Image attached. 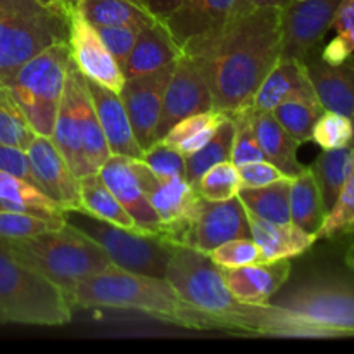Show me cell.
<instances>
[{
  "label": "cell",
  "instance_id": "obj_53",
  "mask_svg": "<svg viewBox=\"0 0 354 354\" xmlns=\"http://www.w3.org/2000/svg\"><path fill=\"white\" fill-rule=\"evenodd\" d=\"M41 3H45V6H50V7H59V9H66L64 3H62V0H40Z\"/></svg>",
  "mask_w": 354,
  "mask_h": 354
},
{
  "label": "cell",
  "instance_id": "obj_46",
  "mask_svg": "<svg viewBox=\"0 0 354 354\" xmlns=\"http://www.w3.org/2000/svg\"><path fill=\"white\" fill-rule=\"evenodd\" d=\"M242 187H265L283 178L282 171L270 161H252L239 166Z\"/></svg>",
  "mask_w": 354,
  "mask_h": 354
},
{
  "label": "cell",
  "instance_id": "obj_42",
  "mask_svg": "<svg viewBox=\"0 0 354 354\" xmlns=\"http://www.w3.org/2000/svg\"><path fill=\"white\" fill-rule=\"evenodd\" d=\"M140 161H144L156 175L183 176L185 178V156L175 147L156 142L145 149Z\"/></svg>",
  "mask_w": 354,
  "mask_h": 354
},
{
  "label": "cell",
  "instance_id": "obj_16",
  "mask_svg": "<svg viewBox=\"0 0 354 354\" xmlns=\"http://www.w3.org/2000/svg\"><path fill=\"white\" fill-rule=\"evenodd\" d=\"M175 69V62L158 69L154 73L135 76L124 80L120 97L124 104L135 138L142 149H149L154 144L156 124L159 121L171 73Z\"/></svg>",
  "mask_w": 354,
  "mask_h": 354
},
{
  "label": "cell",
  "instance_id": "obj_34",
  "mask_svg": "<svg viewBox=\"0 0 354 354\" xmlns=\"http://www.w3.org/2000/svg\"><path fill=\"white\" fill-rule=\"evenodd\" d=\"M235 138V121L232 118H225L216 128L211 140L194 154L185 156V180L190 185L196 187L201 176L221 161H230L232 145Z\"/></svg>",
  "mask_w": 354,
  "mask_h": 354
},
{
  "label": "cell",
  "instance_id": "obj_1",
  "mask_svg": "<svg viewBox=\"0 0 354 354\" xmlns=\"http://www.w3.org/2000/svg\"><path fill=\"white\" fill-rule=\"evenodd\" d=\"M197 62L213 97V109L234 118L251 107L259 85L282 52V9L235 12L225 26L182 48Z\"/></svg>",
  "mask_w": 354,
  "mask_h": 354
},
{
  "label": "cell",
  "instance_id": "obj_12",
  "mask_svg": "<svg viewBox=\"0 0 354 354\" xmlns=\"http://www.w3.org/2000/svg\"><path fill=\"white\" fill-rule=\"evenodd\" d=\"M342 0H296L282 9L280 59L306 61L317 54Z\"/></svg>",
  "mask_w": 354,
  "mask_h": 354
},
{
  "label": "cell",
  "instance_id": "obj_13",
  "mask_svg": "<svg viewBox=\"0 0 354 354\" xmlns=\"http://www.w3.org/2000/svg\"><path fill=\"white\" fill-rule=\"evenodd\" d=\"M213 109V97L206 78L197 62L190 55L180 54L175 61L165 97H162L161 114L156 124L154 144L161 140L169 128L180 120L192 114L207 113Z\"/></svg>",
  "mask_w": 354,
  "mask_h": 354
},
{
  "label": "cell",
  "instance_id": "obj_23",
  "mask_svg": "<svg viewBox=\"0 0 354 354\" xmlns=\"http://www.w3.org/2000/svg\"><path fill=\"white\" fill-rule=\"evenodd\" d=\"M299 95H315L304 62L296 59H279L259 85L248 111L251 114L272 113L283 100Z\"/></svg>",
  "mask_w": 354,
  "mask_h": 354
},
{
  "label": "cell",
  "instance_id": "obj_54",
  "mask_svg": "<svg viewBox=\"0 0 354 354\" xmlns=\"http://www.w3.org/2000/svg\"><path fill=\"white\" fill-rule=\"evenodd\" d=\"M62 3H64L66 10H69V9H75L76 3H78V0H62Z\"/></svg>",
  "mask_w": 354,
  "mask_h": 354
},
{
  "label": "cell",
  "instance_id": "obj_19",
  "mask_svg": "<svg viewBox=\"0 0 354 354\" xmlns=\"http://www.w3.org/2000/svg\"><path fill=\"white\" fill-rule=\"evenodd\" d=\"M85 80L93 109H95L97 118H99V123L102 127L104 137H106L111 154L142 159L144 149L138 145L137 138H135L130 118H128L120 93L113 92L111 88L93 82V80Z\"/></svg>",
  "mask_w": 354,
  "mask_h": 354
},
{
  "label": "cell",
  "instance_id": "obj_20",
  "mask_svg": "<svg viewBox=\"0 0 354 354\" xmlns=\"http://www.w3.org/2000/svg\"><path fill=\"white\" fill-rule=\"evenodd\" d=\"M304 68L318 102L325 111L354 116V55L339 64L324 61L320 54L306 59Z\"/></svg>",
  "mask_w": 354,
  "mask_h": 354
},
{
  "label": "cell",
  "instance_id": "obj_30",
  "mask_svg": "<svg viewBox=\"0 0 354 354\" xmlns=\"http://www.w3.org/2000/svg\"><path fill=\"white\" fill-rule=\"evenodd\" d=\"M80 182V209L99 220L109 221L127 230L140 232L130 214L124 211V207L118 203L114 194L111 192L99 176V173L85 175L78 178ZM142 234V232H140Z\"/></svg>",
  "mask_w": 354,
  "mask_h": 354
},
{
  "label": "cell",
  "instance_id": "obj_33",
  "mask_svg": "<svg viewBox=\"0 0 354 354\" xmlns=\"http://www.w3.org/2000/svg\"><path fill=\"white\" fill-rule=\"evenodd\" d=\"M324 111L317 95H299L283 100L272 111V114L280 127L301 145L311 142L313 127Z\"/></svg>",
  "mask_w": 354,
  "mask_h": 354
},
{
  "label": "cell",
  "instance_id": "obj_51",
  "mask_svg": "<svg viewBox=\"0 0 354 354\" xmlns=\"http://www.w3.org/2000/svg\"><path fill=\"white\" fill-rule=\"evenodd\" d=\"M296 0H235L234 12H245V10L258 9V7H277V9H286Z\"/></svg>",
  "mask_w": 354,
  "mask_h": 354
},
{
  "label": "cell",
  "instance_id": "obj_27",
  "mask_svg": "<svg viewBox=\"0 0 354 354\" xmlns=\"http://www.w3.org/2000/svg\"><path fill=\"white\" fill-rule=\"evenodd\" d=\"M325 216L327 207L324 197L310 166H306V169L290 182V223L308 234L317 235Z\"/></svg>",
  "mask_w": 354,
  "mask_h": 354
},
{
  "label": "cell",
  "instance_id": "obj_48",
  "mask_svg": "<svg viewBox=\"0 0 354 354\" xmlns=\"http://www.w3.org/2000/svg\"><path fill=\"white\" fill-rule=\"evenodd\" d=\"M353 48L344 38L335 37L328 41L324 47V50L320 52V57L324 61L330 62V64H339V62H344L346 59H349L353 55Z\"/></svg>",
  "mask_w": 354,
  "mask_h": 354
},
{
  "label": "cell",
  "instance_id": "obj_21",
  "mask_svg": "<svg viewBox=\"0 0 354 354\" xmlns=\"http://www.w3.org/2000/svg\"><path fill=\"white\" fill-rule=\"evenodd\" d=\"M235 0H185L161 21L180 48L228 23Z\"/></svg>",
  "mask_w": 354,
  "mask_h": 354
},
{
  "label": "cell",
  "instance_id": "obj_45",
  "mask_svg": "<svg viewBox=\"0 0 354 354\" xmlns=\"http://www.w3.org/2000/svg\"><path fill=\"white\" fill-rule=\"evenodd\" d=\"M0 169L21 180H26L31 185L37 187L33 171H31L30 158H28V152L24 149L0 145Z\"/></svg>",
  "mask_w": 354,
  "mask_h": 354
},
{
  "label": "cell",
  "instance_id": "obj_11",
  "mask_svg": "<svg viewBox=\"0 0 354 354\" xmlns=\"http://www.w3.org/2000/svg\"><path fill=\"white\" fill-rule=\"evenodd\" d=\"M234 239H252L248 211L241 199L237 196L227 201L201 197L189 220L173 234L169 242L207 254Z\"/></svg>",
  "mask_w": 354,
  "mask_h": 354
},
{
  "label": "cell",
  "instance_id": "obj_40",
  "mask_svg": "<svg viewBox=\"0 0 354 354\" xmlns=\"http://www.w3.org/2000/svg\"><path fill=\"white\" fill-rule=\"evenodd\" d=\"M232 120L235 121V138L234 145H232V156L230 161L235 166H242L245 162L252 161H265V154H263V149L259 145L258 137L254 133V128H252V120L251 114L248 111L237 114Z\"/></svg>",
  "mask_w": 354,
  "mask_h": 354
},
{
  "label": "cell",
  "instance_id": "obj_28",
  "mask_svg": "<svg viewBox=\"0 0 354 354\" xmlns=\"http://www.w3.org/2000/svg\"><path fill=\"white\" fill-rule=\"evenodd\" d=\"M290 182L292 178L283 176L265 187H241L237 197L249 214L273 223H289Z\"/></svg>",
  "mask_w": 354,
  "mask_h": 354
},
{
  "label": "cell",
  "instance_id": "obj_50",
  "mask_svg": "<svg viewBox=\"0 0 354 354\" xmlns=\"http://www.w3.org/2000/svg\"><path fill=\"white\" fill-rule=\"evenodd\" d=\"M185 0H144V7L154 19L162 21L173 10L178 9Z\"/></svg>",
  "mask_w": 354,
  "mask_h": 354
},
{
  "label": "cell",
  "instance_id": "obj_17",
  "mask_svg": "<svg viewBox=\"0 0 354 354\" xmlns=\"http://www.w3.org/2000/svg\"><path fill=\"white\" fill-rule=\"evenodd\" d=\"M37 187L61 209H80V182L50 137L37 135L26 149Z\"/></svg>",
  "mask_w": 354,
  "mask_h": 354
},
{
  "label": "cell",
  "instance_id": "obj_29",
  "mask_svg": "<svg viewBox=\"0 0 354 354\" xmlns=\"http://www.w3.org/2000/svg\"><path fill=\"white\" fill-rule=\"evenodd\" d=\"M0 199L7 204L9 211L37 214L50 221L64 223V209L48 199L38 187L31 185L26 180L0 169Z\"/></svg>",
  "mask_w": 354,
  "mask_h": 354
},
{
  "label": "cell",
  "instance_id": "obj_55",
  "mask_svg": "<svg viewBox=\"0 0 354 354\" xmlns=\"http://www.w3.org/2000/svg\"><path fill=\"white\" fill-rule=\"evenodd\" d=\"M351 121H353V140H351V147L354 149V116L351 118Z\"/></svg>",
  "mask_w": 354,
  "mask_h": 354
},
{
  "label": "cell",
  "instance_id": "obj_5",
  "mask_svg": "<svg viewBox=\"0 0 354 354\" xmlns=\"http://www.w3.org/2000/svg\"><path fill=\"white\" fill-rule=\"evenodd\" d=\"M71 318L64 289L21 263L0 241V324L62 327Z\"/></svg>",
  "mask_w": 354,
  "mask_h": 354
},
{
  "label": "cell",
  "instance_id": "obj_4",
  "mask_svg": "<svg viewBox=\"0 0 354 354\" xmlns=\"http://www.w3.org/2000/svg\"><path fill=\"white\" fill-rule=\"evenodd\" d=\"M0 241L21 263L64 289L68 297L80 280L113 266L95 241L68 223L31 237Z\"/></svg>",
  "mask_w": 354,
  "mask_h": 354
},
{
  "label": "cell",
  "instance_id": "obj_9",
  "mask_svg": "<svg viewBox=\"0 0 354 354\" xmlns=\"http://www.w3.org/2000/svg\"><path fill=\"white\" fill-rule=\"evenodd\" d=\"M272 304L308 322L324 339L354 337V273L322 275L290 287Z\"/></svg>",
  "mask_w": 354,
  "mask_h": 354
},
{
  "label": "cell",
  "instance_id": "obj_35",
  "mask_svg": "<svg viewBox=\"0 0 354 354\" xmlns=\"http://www.w3.org/2000/svg\"><path fill=\"white\" fill-rule=\"evenodd\" d=\"M37 131L7 86H0V145L26 151Z\"/></svg>",
  "mask_w": 354,
  "mask_h": 354
},
{
  "label": "cell",
  "instance_id": "obj_41",
  "mask_svg": "<svg viewBox=\"0 0 354 354\" xmlns=\"http://www.w3.org/2000/svg\"><path fill=\"white\" fill-rule=\"evenodd\" d=\"M220 268H239L261 261V252L252 239H234L207 252Z\"/></svg>",
  "mask_w": 354,
  "mask_h": 354
},
{
  "label": "cell",
  "instance_id": "obj_47",
  "mask_svg": "<svg viewBox=\"0 0 354 354\" xmlns=\"http://www.w3.org/2000/svg\"><path fill=\"white\" fill-rule=\"evenodd\" d=\"M332 28L337 31V37L344 38L354 50V0H342Z\"/></svg>",
  "mask_w": 354,
  "mask_h": 354
},
{
  "label": "cell",
  "instance_id": "obj_52",
  "mask_svg": "<svg viewBox=\"0 0 354 354\" xmlns=\"http://www.w3.org/2000/svg\"><path fill=\"white\" fill-rule=\"evenodd\" d=\"M353 237H354V235H353ZM344 261H346V266H348V268L354 273V239H353L351 244H349L348 251H346Z\"/></svg>",
  "mask_w": 354,
  "mask_h": 354
},
{
  "label": "cell",
  "instance_id": "obj_38",
  "mask_svg": "<svg viewBox=\"0 0 354 354\" xmlns=\"http://www.w3.org/2000/svg\"><path fill=\"white\" fill-rule=\"evenodd\" d=\"M311 140L320 145L324 151L341 149L351 145L353 140V121L344 114L334 111H324L313 127Z\"/></svg>",
  "mask_w": 354,
  "mask_h": 354
},
{
  "label": "cell",
  "instance_id": "obj_3",
  "mask_svg": "<svg viewBox=\"0 0 354 354\" xmlns=\"http://www.w3.org/2000/svg\"><path fill=\"white\" fill-rule=\"evenodd\" d=\"M69 301L73 308L135 311L190 330L228 332L223 322L183 299L165 277L138 275L114 265L80 280Z\"/></svg>",
  "mask_w": 354,
  "mask_h": 354
},
{
  "label": "cell",
  "instance_id": "obj_36",
  "mask_svg": "<svg viewBox=\"0 0 354 354\" xmlns=\"http://www.w3.org/2000/svg\"><path fill=\"white\" fill-rule=\"evenodd\" d=\"M354 235V166L344 187L339 192L337 201L325 216L324 225L318 230L317 241Z\"/></svg>",
  "mask_w": 354,
  "mask_h": 354
},
{
  "label": "cell",
  "instance_id": "obj_14",
  "mask_svg": "<svg viewBox=\"0 0 354 354\" xmlns=\"http://www.w3.org/2000/svg\"><path fill=\"white\" fill-rule=\"evenodd\" d=\"M133 168L149 203L161 220L162 237L169 241L192 214L201 199L199 192L183 176L156 175L140 159H133Z\"/></svg>",
  "mask_w": 354,
  "mask_h": 354
},
{
  "label": "cell",
  "instance_id": "obj_8",
  "mask_svg": "<svg viewBox=\"0 0 354 354\" xmlns=\"http://www.w3.org/2000/svg\"><path fill=\"white\" fill-rule=\"evenodd\" d=\"M69 64L68 41H59L24 62L6 85L33 130L41 137H50L54 130Z\"/></svg>",
  "mask_w": 354,
  "mask_h": 354
},
{
  "label": "cell",
  "instance_id": "obj_39",
  "mask_svg": "<svg viewBox=\"0 0 354 354\" xmlns=\"http://www.w3.org/2000/svg\"><path fill=\"white\" fill-rule=\"evenodd\" d=\"M64 223L45 220L37 214L23 213V211H0V239L31 237L62 227Z\"/></svg>",
  "mask_w": 354,
  "mask_h": 354
},
{
  "label": "cell",
  "instance_id": "obj_15",
  "mask_svg": "<svg viewBox=\"0 0 354 354\" xmlns=\"http://www.w3.org/2000/svg\"><path fill=\"white\" fill-rule=\"evenodd\" d=\"M68 45L73 64L85 78L107 86L113 92H121L124 85L123 69L116 62L99 31L76 9H69Z\"/></svg>",
  "mask_w": 354,
  "mask_h": 354
},
{
  "label": "cell",
  "instance_id": "obj_26",
  "mask_svg": "<svg viewBox=\"0 0 354 354\" xmlns=\"http://www.w3.org/2000/svg\"><path fill=\"white\" fill-rule=\"evenodd\" d=\"M251 120L266 161L277 166L287 178H296L297 175H301L306 166L297 159L299 144L280 127L275 116L272 113L251 114Z\"/></svg>",
  "mask_w": 354,
  "mask_h": 354
},
{
  "label": "cell",
  "instance_id": "obj_43",
  "mask_svg": "<svg viewBox=\"0 0 354 354\" xmlns=\"http://www.w3.org/2000/svg\"><path fill=\"white\" fill-rule=\"evenodd\" d=\"M100 38L106 44L107 50L113 54L116 62L121 66L124 64L127 57L130 55L142 28L137 24H123V26H95Z\"/></svg>",
  "mask_w": 354,
  "mask_h": 354
},
{
  "label": "cell",
  "instance_id": "obj_31",
  "mask_svg": "<svg viewBox=\"0 0 354 354\" xmlns=\"http://www.w3.org/2000/svg\"><path fill=\"white\" fill-rule=\"evenodd\" d=\"M354 166V149L351 145H346L341 149H330L324 151L317 158V161L310 166L315 180L318 183L324 204L327 207V213L337 201L339 192L344 187L349 173Z\"/></svg>",
  "mask_w": 354,
  "mask_h": 354
},
{
  "label": "cell",
  "instance_id": "obj_25",
  "mask_svg": "<svg viewBox=\"0 0 354 354\" xmlns=\"http://www.w3.org/2000/svg\"><path fill=\"white\" fill-rule=\"evenodd\" d=\"M251 237L261 252V261L272 263L280 259H292L304 254L317 244V235L301 230L294 223H273L249 214Z\"/></svg>",
  "mask_w": 354,
  "mask_h": 354
},
{
  "label": "cell",
  "instance_id": "obj_22",
  "mask_svg": "<svg viewBox=\"0 0 354 354\" xmlns=\"http://www.w3.org/2000/svg\"><path fill=\"white\" fill-rule=\"evenodd\" d=\"M290 275L289 259L252 263L239 268H221V277L239 301L248 304H268L286 286Z\"/></svg>",
  "mask_w": 354,
  "mask_h": 354
},
{
  "label": "cell",
  "instance_id": "obj_18",
  "mask_svg": "<svg viewBox=\"0 0 354 354\" xmlns=\"http://www.w3.org/2000/svg\"><path fill=\"white\" fill-rule=\"evenodd\" d=\"M99 176L118 203L124 207L142 234L162 235V223L149 203L133 168V159L111 154L99 169Z\"/></svg>",
  "mask_w": 354,
  "mask_h": 354
},
{
  "label": "cell",
  "instance_id": "obj_2",
  "mask_svg": "<svg viewBox=\"0 0 354 354\" xmlns=\"http://www.w3.org/2000/svg\"><path fill=\"white\" fill-rule=\"evenodd\" d=\"M165 279L183 299L223 322L228 332L322 339L317 327L275 304H248L239 301L225 283L220 266L206 252L173 244Z\"/></svg>",
  "mask_w": 354,
  "mask_h": 354
},
{
  "label": "cell",
  "instance_id": "obj_7",
  "mask_svg": "<svg viewBox=\"0 0 354 354\" xmlns=\"http://www.w3.org/2000/svg\"><path fill=\"white\" fill-rule=\"evenodd\" d=\"M69 14L40 0H0V86L14 73L59 41H68Z\"/></svg>",
  "mask_w": 354,
  "mask_h": 354
},
{
  "label": "cell",
  "instance_id": "obj_44",
  "mask_svg": "<svg viewBox=\"0 0 354 354\" xmlns=\"http://www.w3.org/2000/svg\"><path fill=\"white\" fill-rule=\"evenodd\" d=\"M225 118L223 113H218V111H207V113H199L192 114V116H187L183 120H180L178 123L173 124L168 130V133L161 138L162 144L169 145V147H178L183 140L190 138L192 135H196L197 131L204 130L206 127L214 123H220Z\"/></svg>",
  "mask_w": 354,
  "mask_h": 354
},
{
  "label": "cell",
  "instance_id": "obj_37",
  "mask_svg": "<svg viewBox=\"0 0 354 354\" xmlns=\"http://www.w3.org/2000/svg\"><path fill=\"white\" fill-rule=\"evenodd\" d=\"M242 187L241 173L232 161H221L211 166L201 180L197 182L196 190L203 199L207 201H227L237 196Z\"/></svg>",
  "mask_w": 354,
  "mask_h": 354
},
{
  "label": "cell",
  "instance_id": "obj_6",
  "mask_svg": "<svg viewBox=\"0 0 354 354\" xmlns=\"http://www.w3.org/2000/svg\"><path fill=\"white\" fill-rule=\"evenodd\" d=\"M50 138L78 178L99 173L100 166L111 156L86 88L85 76L73 61Z\"/></svg>",
  "mask_w": 354,
  "mask_h": 354
},
{
  "label": "cell",
  "instance_id": "obj_56",
  "mask_svg": "<svg viewBox=\"0 0 354 354\" xmlns=\"http://www.w3.org/2000/svg\"><path fill=\"white\" fill-rule=\"evenodd\" d=\"M133 2H135V3H138V6L144 7V0H133Z\"/></svg>",
  "mask_w": 354,
  "mask_h": 354
},
{
  "label": "cell",
  "instance_id": "obj_24",
  "mask_svg": "<svg viewBox=\"0 0 354 354\" xmlns=\"http://www.w3.org/2000/svg\"><path fill=\"white\" fill-rule=\"evenodd\" d=\"M180 54L182 48L176 45L165 24L158 19L152 21L142 28L130 55L121 66L124 80L158 71L175 62Z\"/></svg>",
  "mask_w": 354,
  "mask_h": 354
},
{
  "label": "cell",
  "instance_id": "obj_49",
  "mask_svg": "<svg viewBox=\"0 0 354 354\" xmlns=\"http://www.w3.org/2000/svg\"><path fill=\"white\" fill-rule=\"evenodd\" d=\"M227 118V116H225ZM223 118V120H225ZM221 120V121H223ZM220 121V123H221ZM220 123H214V124H209V127H206L204 128V130H201V131H197L196 135H192V137L190 138H187V140H183L182 144L178 145V151L182 152L183 156H190V154H194V152H197L199 151V149H203L204 145L207 144V142L211 140V137H213L214 135V131H216V128L220 127Z\"/></svg>",
  "mask_w": 354,
  "mask_h": 354
},
{
  "label": "cell",
  "instance_id": "obj_32",
  "mask_svg": "<svg viewBox=\"0 0 354 354\" xmlns=\"http://www.w3.org/2000/svg\"><path fill=\"white\" fill-rule=\"evenodd\" d=\"M75 9L93 26H145L156 21L145 7L133 0H78Z\"/></svg>",
  "mask_w": 354,
  "mask_h": 354
},
{
  "label": "cell",
  "instance_id": "obj_10",
  "mask_svg": "<svg viewBox=\"0 0 354 354\" xmlns=\"http://www.w3.org/2000/svg\"><path fill=\"white\" fill-rule=\"evenodd\" d=\"M64 221L95 241L118 268L138 275H166L173 244L162 235L127 230L82 209L64 211Z\"/></svg>",
  "mask_w": 354,
  "mask_h": 354
}]
</instances>
